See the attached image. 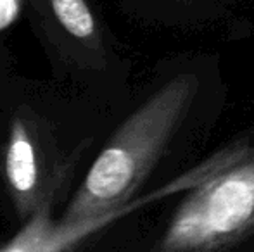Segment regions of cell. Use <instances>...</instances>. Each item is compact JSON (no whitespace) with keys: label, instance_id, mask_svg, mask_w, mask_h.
<instances>
[{"label":"cell","instance_id":"5b68a950","mask_svg":"<svg viewBox=\"0 0 254 252\" xmlns=\"http://www.w3.org/2000/svg\"><path fill=\"white\" fill-rule=\"evenodd\" d=\"M56 204H45L26 219L23 228L5 247V252H66L78 242L97 232L104 225L118 216L92 219V221L66 225L61 219L52 218Z\"/></svg>","mask_w":254,"mask_h":252},{"label":"cell","instance_id":"277c9868","mask_svg":"<svg viewBox=\"0 0 254 252\" xmlns=\"http://www.w3.org/2000/svg\"><path fill=\"white\" fill-rule=\"evenodd\" d=\"M38 38L61 74L102 69L106 47L88 0H24Z\"/></svg>","mask_w":254,"mask_h":252},{"label":"cell","instance_id":"ba28073f","mask_svg":"<svg viewBox=\"0 0 254 252\" xmlns=\"http://www.w3.org/2000/svg\"><path fill=\"white\" fill-rule=\"evenodd\" d=\"M0 252H5V247H3V249H0Z\"/></svg>","mask_w":254,"mask_h":252},{"label":"cell","instance_id":"3957f363","mask_svg":"<svg viewBox=\"0 0 254 252\" xmlns=\"http://www.w3.org/2000/svg\"><path fill=\"white\" fill-rule=\"evenodd\" d=\"M254 228V157L204 180L177 209L159 252H220Z\"/></svg>","mask_w":254,"mask_h":252},{"label":"cell","instance_id":"6da1fadb","mask_svg":"<svg viewBox=\"0 0 254 252\" xmlns=\"http://www.w3.org/2000/svg\"><path fill=\"white\" fill-rule=\"evenodd\" d=\"M195 88L194 74H180L131 112L90 166L61 221L120 216L187 116Z\"/></svg>","mask_w":254,"mask_h":252},{"label":"cell","instance_id":"8992f818","mask_svg":"<svg viewBox=\"0 0 254 252\" xmlns=\"http://www.w3.org/2000/svg\"><path fill=\"white\" fill-rule=\"evenodd\" d=\"M16 12V0H0V26H5Z\"/></svg>","mask_w":254,"mask_h":252},{"label":"cell","instance_id":"52a82bcc","mask_svg":"<svg viewBox=\"0 0 254 252\" xmlns=\"http://www.w3.org/2000/svg\"><path fill=\"white\" fill-rule=\"evenodd\" d=\"M3 64H5V54H0V78L3 76V71H2Z\"/></svg>","mask_w":254,"mask_h":252},{"label":"cell","instance_id":"7a4b0ae2","mask_svg":"<svg viewBox=\"0 0 254 252\" xmlns=\"http://www.w3.org/2000/svg\"><path fill=\"white\" fill-rule=\"evenodd\" d=\"M47 102H16L2 140V173L7 192L21 221L30 219L42 205L56 204L67 189L81 151L49 118Z\"/></svg>","mask_w":254,"mask_h":252}]
</instances>
